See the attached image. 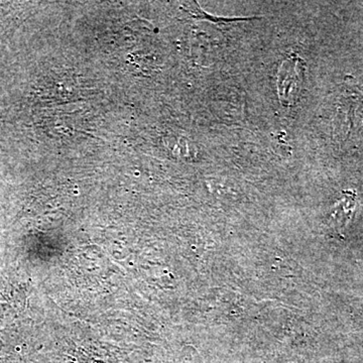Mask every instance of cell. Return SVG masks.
Returning a JSON list of instances; mask_svg holds the SVG:
<instances>
[{
    "label": "cell",
    "mask_w": 363,
    "mask_h": 363,
    "mask_svg": "<svg viewBox=\"0 0 363 363\" xmlns=\"http://www.w3.org/2000/svg\"><path fill=\"white\" fill-rule=\"evenodd\" d=\"M304 73V62L298 57L290 56L281 63L278 74L279 96L281 104L293 106L297 102Z\"/></svg>",
    "instance_id": "cell-1"
}]
</instances>
